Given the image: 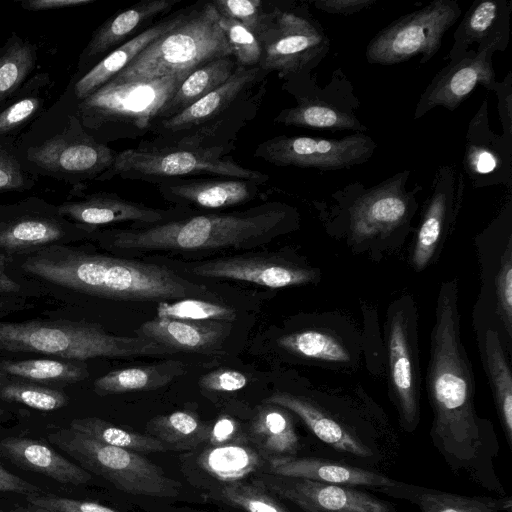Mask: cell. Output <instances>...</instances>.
Listing matches in <instances>:
<instances>
[{"instance_id":"6da1fadb","label":"cell","mask_w":512,"mask_h":512,"mask_svg":"<svg viewBox=\"0 0 512 512\" xmlns=\"http://www.w3.org/2000/svg\"><path fill=\"white\" fill-rule=\"evenodd\" d=\"M426 388L433 445L453 471L467 472L487 486L482 472L498 444L489 422L476 414L473 370L460 337L456 279L442 282L437 295Z\"/></svg>"},{"instance_id":"7a4b0ae2","label":"cell","mask_w":512,"mask_h":512,"mask_svg":"<svg viewBox=\"0 0 512 512\" xmlns=\"http://www.w3.org/2000/svg\"><path fill=\"white\" fill-rule=\"evenodd\" d=\"M299 213L280 201H267L232 212H194L167 222L129 228L97 230L103 248L123 254H178L249 250L268 244L298 227Z\"/></svg>"},{"instance_id":"3957f363","label":"cell","mask_w":512,"mask_h":512,"mask_svg":"<svg viewBox=\"0 0 512 512\" xmlns=\"http://www.w3.org/2000/svg\"><path fill=\"white\" fill-rule=\"evenodd\" d=\"M28 274L84 294L120 301L162 302L211 297L203 285L173 269L53 244L25 259Z\"/></svg>"},{"instance_id":"277c9868","label":"cell","mask_w":512,"mask_h":512,"mask_svg":"<svg viewBox=\"0 0 512 512\" xmlns=\"http://www.w3.org/2000/svg\"><path fill=\"white\" fill-rule=\"evenodd\" d=\"M14 149L25 171L72 185V194L108 170L117 155L84 129L68 88L18 137Z\"/></svg>"},{"instance_id":"5b68a950","label":"cell","mask_w":512,"mask_h":512,"mask_svg":"<svg viewBox=\"0 0 512 512\" xmlns=\"http://www.w3.org/2000/svg\"><path fill=\"white\" fill-rule=\"evenodd\" d=\"M188 69L151 80L111 79L86 99L77 102L84 129L99 143L137 139L150 133Z\"/></svg>"},{"instance_id":"8992f818","label":"cell","mask_w":512,"mask_h":512,"mask_svg":"<svg viewBox=\"0 0 512 512\" xmlns=\"http://www.w3.org/2000/svg\"><path fill=\"white\" fill-rule=\"evenodd\" d=\"M0 349L40 353L68 360L176 353L147 338L113 335L99 325L67 320L0 322Z\"/></svg>"},{"instance_id":"52a82bcc","label":"cell","mask_w":512,"mask_h":512,"mask_svg":"<svg viewBox=\"0 0 512 512\" xmlns=\"http://www.w3.org/2000/svg\"><path fill=\"white\" fill-rule=\"evenodd\" d=\"M410 174L404 169L369 187L349 183L331 193L328 201L314 204L355 242L391 236L409 226L418 208L421 186L407 189Z\"/></svg>"},{"instance_id":"ba28073f","label":"cell","mask_w":512,"mask_h":512,"mask_svg":"<svg viewBox=\"0 0 512 512\" xmlns=\"http://www.w3.org/2000/svg\"><path fill=\"white\" fill-rule=\"evenodd\" d=\"M231 56L211 1L192 5L176 28L149 44L116 80H151L193 69L216 58Z\"/></svg>"},{"instance_id":"9c48e42d","label":"cell","mask_w":512,"mask_h":512,"mask_svg":"<svg viewBox=\"0 0 512 512\" xmlns=\"http://www.w3.org/2000/svg\"><path fill=\"white\" fill-rule=\"evenodd\" d=\"M232 151L223 147L155 145L148 139L142 140L134 148L117 152L112 166L95 181L119 177L157 185L170 179L213 175L267 183L269 175L241 166L231 156Z\"/></svg>"},{"instance_id":"30bf717a","label":"cell","mask_w":512,"mask_h":512,"mask_svg":"<svg viewBox=\"0 0 512 512\" xmlns=\"http://www.w3.org/2000/svg\"><path fill=\"white\" fill-rule=\"evenodd\" d=\"M262 50L259 67L284 80L311 73L330 50V40L306 3L266 2L254 32Z\"/></svg>"},{"instance_id":"8fae6325","label":"cell","mask_w":512,"mask_h":512,"mask_svg":"<svg viewBox=\"0 0 512 512\" xmlns=\"http://www.w3.org/2000/svg\"><path fill=\"white\" fill-rule=\"evenodd\" d=\"M48 440L84 470L104 478L118 490L159 498L179 494L180 483L137 452L100 443L70 427L50 433Z\"/></svg>"},{"instance_id":"7c38bea8","label":"cell","mask_w":512,"mask_h":512,"mask_svg":"<svg viewBox=\"0 0 512 512\" xmlns=\"http://www.w3.org/2000/svg\"><path fill=\"white\" fill-rule=\"evenodd\" d=\"M283 81L282 89L295 98L296 105L282 109L274 123L331 132L368 130L356 115L360 100L341 67L332 72L324 86H319L311 73H300Z\"/></svg>"},{"instance_id":"4fadbf2b","label":"cell","mask_w":512,"mask_h":512,"mask_svg":"<svg viewBox=\"0 0 512 512\" xmlns=\"http://www.w3.org/2000/svg\"><path fill=\"white\" fill-rule=\"evenodd\" d=\"M462 13L456 0H434L380 30L366 47L369 64L394 65L420 56L425 64L439 51L444 34Z\"/></svg>"},{"instance_id":"5bb4252c","label":"cell","mask_w":512,"mask_h":512,"mask_svg":"<svg viewBox=\"0 0 512 512\" xmlns=\"http://www.w3.org/2000/svg\"><path fill=\"white\" fill-rule=\"evenodd\" d=\"M389 388L400 424L413 432L420 419L421 376L418 357L417 309L405 296L392 303L386 322Z\"/></svg>"},{"instance_id":"9a60e30c","label":"cell","mask_w":512,"mask_h":512,"mask_svg":"<svg viewBox=\"0 0 512 512\" xmlns=\"http://www.w3.org/2000/svg\"><path fill=\"white\" fill-rule=\"evenodd\" d=\"M377 143L364 133L326 139L279 135L259 143L253 156L277 167L323 171L349 169L370 160Z\"/></svg>"},{"instance_id":"2e32d148","label":"cell","mask_w":512,"mask_h":512,"mask_svg":"<svg viewBox=\"0 0 512 512\" xmlns=\"http://www.w3.org/2000/svg\"><path fill=\"white\" fill-rule=\"evenodd\" d=\"M89 233L68 221L57 205L28 197L20 202L0 206V250L27 253L57 244L70 233Z\"/></svg>"},{"instance_id":"e0dca14e","label":"cell","mask_w":512,"mask_h":512,"mask_svg":"<svg viewBox=\"0 0 512 512\" xmlns=\"http://www.w3.org/2000/svg\"><path fill=\"white\" fill-rule=\"evenodd\" d=\"M57 205L59 215L89 233L109 225L132 223V227L150 226L190 215L196 211L178 206L154 208L120 197L113 192L72 194Z\"/></svg>"},{"instance_id":"ac0fdd59","label":"cell","mask_w":512,"mask_h":512,"mask_svg":"<svg viewBox=\"0 0 512 512\" xmlns=\"http://www.w3.org/2000/svg\"><path fill=\"white\" fill-rule=\"evenodd\" d=\"M464 189V175L457 165L437 168L413 245L411 263L416 271L425 269L433 260L460 211Z\"/></svg>"},{"instance_id":"d6986e66","label":"cell","mask_w":512,"mask_h":512,"mask_svg":"<svg viewBox=\"0 0 512 512\" xmlns=\"http://www.w3.org/2000/svg\"><path fill=\"white\" fill-rule=\"evenodd\" d=\"M254 480L303 512H396L388 502L356 487L268 472Z\"/></svg>"},{"instance_id":"ffe728a7","label":"cell","mask_w":512,"mask_h":512,"mask_svg":"<svg viewBox=\"0 0 512 512\" xmlns=\"http://www.w3.org/2000/svg\"><path fill=\"white\" fill-rule=\"evenodd\" d=\"M494 53L491 48L470 49L459 61L448 62L420 95L413 119H420L438 106L454 111L478 86L493 91L497 84Z\"/></svg>"},{"instance_id":"44dd1931","label":"cell","mask_w":512,"mask_h":512,"mask_svg":"<svg viewBox=\"0 0 512 512\" xmlns=\"http://www.w3.org/2000/svg\"><path fill=\"white\" fill-rule=\"evenodd\" d=\"M462 162L464 173L475 188H511L512 139L491 130L487 99L468 124Z\"/></svg>"},{"instance_id":"7402d4cb","label":"cell","mask_w":512,"mask_h":512,"mask_svg":"<svg viewBox=\"0 0 512 512\" xmlns=\"http://www.w3.org/2000/svg\"><path fill=\"white\" fill-rule=\"evenodd\" d=\"M189 273L204 278L244 281L268 288L310 283L316 272L277 256L235 255L191 263Z\"/></svg>"},{"instance_id":"603a6c76","label":"cell","mask_w":512,"mask_h":512,"mask_svg":"<svg viewBox=\"0 0 512 512\" xmlns=\"http://www.w3.org/2000/svg\"><path fill=\"white\" fill-rule=\"evenodd\" d=\"M262 184L246 179L176 178L156 185L164 200L196 212L225 210L265 199Z\"/></svg>"},{"instance_id":"cb8c5ba5","label":"cell","mask_w":512,"mask_h":512,"mask_svg":"<svg viewBox=\"0 0 512 512\" xmlns=\"http://www.w3.org/2000/svg\"><path fill=\"white\" fill-rule=\"evenodd\" d=\"M269 73L259 66L237 67L218 88L180 113L157 121L151 128L153 137L169 136L201 126L231 108L248 95Z\"/></svg>"},{"instance_id":"d4e9b609","label":"cell","mask_w":512,"mask_h":512,"mask_svg":"<svg viewBox=\"0 0 512 512\" xmlns=\"http://www.w3.org/2000/svg\"><path fill=\"white\" fill-rule=\"evenodd\" d=\"M267 84L268 78L231 108L201 126L169 136L152 137L149 141L155 145L234 150L238 134L256 117L267 92Z\"/></svg>"},{"instance_id":"484cf974","label":"cell","mask_w":512,"mask_h":512,"mask_svg":"<svg viewBox=\"0 0 512 512\" xmlns=\"http://www.w3.org/2000/svg\"><path fill=\"white\" fill-rule=\"evenodd\" d=\"M512 0H475L453 34L448 62H457L477 44L476 49L505 51L510 40Z\"/></svg>"},{"instance_id":"4316f807","label":"cell","mask_w":512,"mask_h":512,"mask_svg":"<svg viewBox=\"0 0 512 512\" xmlns=\"http://www.w3.org/2000/svg\"><path fill=\"white\" fill-rule=\"evenodd\" d=\"M181 0H146L121 11L102 23L92 34L79 55L77 70L72 76L80 77L111 51L122 45L143 26L149 27L159 15L172 10Z\"/></svg>"},{"instance_id":"83f0119b","label":"cell","mask_w":512,"mask_h":512,"mask_svg":"<svg viewBox=\"0 0 512 512\" xmlns=\"http://www.w3.org/2000/svg\"><path fill=\"white\" fill-rule=\"evenodd\" d=\"M192 5L178 9L153 23L125 43L111 51L80 77H71L68 88L76 102H80L110 81L137 57L149 44L180 25L189 15Z\"/></svg>"},{"instance_id":"f1b7e54d","label":"cell","mask_w":512,"mask_h":512,"mask_svg":"<svg viewBox=\"0 0 512 512\" xmlns=\"http://www.w3.org/2000/svg\"><path fill=\"white\" fill-rule=\"evenodd\" d=\"M231 330V323L156 317L135 330L136 336L153 340L176 352L213 354Z\"/></svg>"},{"instance_id":"f546056e","label":"cell","mask_w":512,"mask_h":512,"mask_svg":"<svg viewBox=\"0 0 512 512\" xmlns=\"http://www.w3.org/2000/svg\"><path fill=\"white\" fill-rule=\"evenodd\" d=\"M268 473L374 490L391 486L396 482L371 470L315 457L293 456L268 461Z\"/></svg>"},{"instance_id":"4dcf8cb0","label":"cell","mask_w":512,"mask_h":512,"mask_svg":"<svg viewBox=\"0 0 512 512\" xmlns=\"http://www.w3.org/2000/svg\"><path fill=\"white\" fill-rule=\"evenodd\" d=\"M263 403L277 405L294 413L319 440L337 451L364 458L373 455L348 426L306 398L288 392H275Z\"/></svg>"},{"instance_id":"1f68e13d","label":"cell","mask_w":512,"mask_h":512,"mask_svg":"<svg viewBox=\"0 0 512 512\" xmlns=\"http://www.w3.org/2000/svg\"><path fill=\"white\" fill-rule=\"evenodd\" d=\"M0 455L18 467L42 474L59 483L83 485L92 476L41 441L24 437L0 440Z\"/></svg>"},{"instance_id":"d6a6232c","label":"cell","mask_w":512,"mask_h":512,"mask_svg":"<svg viewBox=\"0 0 512 512\" xmlns=\"http://www.w3.org/2000/svg\"><path fill=\"white\" fill-rule=\"evenodd\" d=\"M387 496L409 501L420 512H511L512 499L489 496H468L421 487L397 481L377 490Z\"/></svg>"},{"instance_id":"836d02e7","label":"cell","mask_w":512,"mask_h":512,"mask_svg":"<svg viewBox=\"0 0 512 512\" xmlns=\"http://www.w3.org/2000/svg\"><path fill=\"white\" fill-rule=\"evenodd\" d=\"M52 79L38 72L0 104V145L14 146L18 137L45 110Z\"/></svg>"},{"instance_id":"e575fe53","label":"cell","mask_w":512,"mask_h":512,"mask_svg":"<svg viewBox=\"0 0 512 512\" xmlns=\"http://www.w3.org/2000/svg\"><path fill=\"white\" fill-rule=\"evenodd\" d=\"M249 441L268 462L296 456L299 438L293 418L283 407L265 404L258 407L247 431Z\"/></svg>"},{"instance_id":"d590c367","label":"cell","mask_w":512,"mask_h":512,"mask_svg":"<svg viewBox=\"0 0 512 512\" xmlns=\"http://www.w3.org/2000/svg\"><path fill=\"white\" fill-rule=\"evenodd\" d=\"M481 352L497 413L507 442L512 447V375L498 330L486 329Z\"/></svg>"},{"instance_id":"8d00e7d4","label":"cell","mask_w":512,"mask_h":512,"mask_svg":"<svg viewBox=\"0 0 512 512\" xmlns=\"http://www.w3.org/2000/svg\"><path fill=\"white\" fill-rule=\"evenodd\" d=\"M184 373L179 361L112 370L93 382L100 396L159 389Z\"/></svg>"},{"instance_id":"74e56055","label":"cell","mask_w":512,"mask_h":512,"mask_svg":"<svg viewBox=\"0 0 512 512\" xmlns=\"http://www.w3.org/2000/svg\"><path fill=\"white\" fill-rule=\"evenodd\" d=\"M263 459L255 447L240 443L209 447L198 455L196 464L206 475L226 485L256 472Z\"/></svg>"},{"instance_id":"f35d334b","label":"cell","mask_w":512,"mask_h":512,"mask_svg":"<svg viewBox=\"0 0 512 512\" xmlns=\"http://www.w3.org/2000/svg\"><path fill=\"white\" fill-rule=\"evenodd\" d=\"M236 68V62L231 56L216 58L196 67L181 82L160 120L180 113L218 88L230 78Z\"/></svg>"},{"instance_id":"ab89813d","label":"cell","mask_w":512,"mask_h":512,"mask_svg":"<svg viewBox=\"0 0 512 512\" xmlns=\"http://www.w3.org/2000/svg\"><path fill=\"white\" fill-rule=\"evenodd\" d=\"M37 60V45L12 32L0 47V104L34 75Z\"/></svg>"},{"instance_id":"60d3db41","label":"cell","mask_w":512,"mask_h":512,"mask_svg":"<svg viewBox=\"0 0 512 512\" xmlns=\"http://www.w3.org/2000/svg\"><path fill=\"white\" fill-rule=\"evenodd\" d=\"M147 430L168 449L192 450L205 443L209 424L193 411L178 410L153 417L147 423Z\"/></svg>"},{"instance_id":"b9f144b4","label":"cell","mask_w":512,"mask_h":512,"mask_svg":"<svg viewBox=\"0 0 512 512\" xmlns=\"http://www.w3.org/2000/svg\"><path fill=\"white\" fill-rule=\"evenodd\" d=\"M0 374L28 382L72 384L88 376L85 366L55 359L0 361Z\"/></svg>"},{"instance_id":"7bdbcfd3","label":"cell","mask_w":512,"mask_h":512,"mask_svg":"<svg viewBox=\"0 0 512 512\" xmlns=\"http://www.w3.org/2000/svg\"><path fill=\"white\" fill-rule=\"evenodd\" d=\"M70 428L94 440L133 452H164L167 446L157 438L120 427L98 417L76 418Z\"/></svg>"},{"instance_id":"ee69618b","label":"cell","mask_w":512,"mask_h":512,"mask_svg":"<svg viewBox=\"0 0 512 512\" xmlns=\"http://www.w3.org/2000/svg\"><path fill=\"white\" fill-rule=\"evenodd\" d=\"M279 347L302 358L328 363H348L347 347L333 334L320 330H304L277 339Z\"/></svg>"},{"instance_id":"f6af8a7d","label":"cell","mask_w":512,"mask_h":512,"mask_svg":"<svg viewBox=\"0 0 512 512\" xmlns=\"http://www.w3.org/2000/svg\"><path fill=\"white\" fill-rule=\"evenodd\" d=\"M0 398L40 411L58 410L68 403L67 395L58 389L24 382L0 374Z\"/></svg>"},{"instance_id":"bcb514c9","label":"cell","mask_w":512,"mask_h":512,"mask_svg":"<svg viewBox=\"0 0 512 512\" xmlns=\"http://www.w3.org/2000/svg\"><path fill=\"white\" fill-rule=\"evenodd\" d=\"M261 484L253 480L226 484L218 487L210 497L246 512H290Z\"/></svg>"},{"instance_id":"7dc6e473","label":"cell","mask_w":512,"mask_h":512,"mask_svg":"<svg viewBox=\"0 0 512 512\" xmlns=\"http://www.w3.org/2000/svg\"><path fill=\"white\" fill-rule=\"evenodd\" d=\"M160 318L190 321L233 322L236 310L232 307L207 301L202 298H183L171 303L158 302L156 309Z\"/></svg>"},{"instance_id":"c3c4849f","label":"cell","mask_w":512,"mask_h":512,"mask_svg":"<svg viewBox=\"0 0 512 512\" xmlns=\"http://www.w3.org/2000/svg\"><path fill=\"white\" fill-rule=\"evenodd\" d=\"M219 26L237 67L259 66L262 50L256 35L240 22L221 14Z\"/></svg>"},{"instance_id":"681fc988","label":"cell","mask_w":512,"mask_h":512,"mask_svg":"<svg viewBox=\"0 0 512 512\" xmlns=\"http://www.w3.org/2000/svg\"><path fill=\"white\" fill-rule=\"evenodd\" d=\"M497 314L508 339L512 338V239L509 235L495 277Z\"/></svg>"},{"instance_id":"f907efd6","label":"cell","mask_w":512,"mask_h":512,"mask_svg":"<svg viewBox=\"0 0 512 512\" xmlns=\"http://www.w3.org/2000/svg\"><path fill=\"white\" fill-rule=\"evenodd\" d=\"M38 181L24 170L19 162L14 146L0 145V194L23 192L32 189Z\"/></svg>"},{"instance_id":"816d5d0a","label":"cell","mask_w":512,"mask_h":512,"mask_svg":"<svg viewBox=\"0 0 512 512\" xmlns=\"http://www.w3.org/2000/svg\"><path fill=\"white\" fill-rule=\"evenodd\" d=\"M219 14L234 19L253 33L256 31L266 2L262 0H214L211 1Z\"/></svg>"},{"instance_id":"f5cc1de1","label":"cell","mask_w":512,"mask_h":512,"mask_svg":"<svg viewBox=\"0 0 512 512\" xmlns=\"http://www.w3.org/2000/svg\"><path fill=\"white\" fill-rule=\"evenodd\" d=\"M26 501L52 512H119L102 504L76 500L51 494H36L26 496Z\"/></svg>"},{"instance_id":"db71d44e","label":"cell","mask_w":512,"mask_h":512,"mask_svg":"<svg viewBox=\"0 0 512 512\" xmlns=\"http://www.w3.org/2000/svg\"><path fill=\"white\" fill-rule=\"evenodd\" d=\"M249 442L248 433L238 420L222 414L209 424L205 443L210 447Z\"/></svg>"},{"instance_id":"11a10c76","label":"cell","mask_w":512,"mask_h":512,"mask_svg":"<svg viewBox=\"0 0 512 512\" xmlns=\"http://www.w3.org/2000/svg\"><path fill=\"white\" fill-rule=\"evenodd\" d=\"M199 386L208 391L234 392L248 384V378L238 370L221 368L199 378Z\"/></svg>"},{"instance_id":"9f6ffc18","label":"cell","mask_w":512,"mask_h":512,"mask_svg":"<svg viewBox=\"0 0 512 512\" xmlns=\"http://www.w3.org/2000/svg\"><path fill=\"white\" fill-rule=\"evenodd\" d=\"M497 96V109L503 128V135L512 139V72L502 81H497L493 90Z\"/></svg>"},{"instance_id":"6f0895ef","label":"cell","mask_w":512,"mask_h":512,"mask_svg":"<svg viewBox=\"0 0 512 512\" xmlns=\"http://www.w3.org/2000/svg\"><path fill=\"white\" fill-rule=\"evenodd\" d=\"M377 0H314L310 3L329 14L350 16L373 6Z\"/></svg>"},{"instance_id":"680465c9","label":"cell","mask_w":512,"mask_h":512,"mask_svg":"<svg viewBox=\"0 0 512 512\" xmlns=\"http://www.w3.org/2000/svg\"><path fill=\"white\" fill-rule=\"evenodd\" d=\"M0 492H13L29 496L41 494L42 489L4 469L0 465Z\"/></svg>"},{"instance_id":"91938a15","label":"cell","mask_w":512,"mask_h":512,"mask_svg":"<svg viewBox=\"0 0 512 512\" xmlns=\"http://www.w3.org/2000/svg\"><path fill=\"white\" fill-rule=\"evenodd\" d=\"M93 2L95 0H23L20 6L27 11H47L86 6Z\"/></svg>"},{"instance_id":"94428289","label":"cell","mask_w":512,"mask_h":512,"mask_svg":"<svg viewBox=\"0 0 512 512\" xmlns=\"http://www.w3.org/2000/svg\"><path fill=\"white\" fill-rule=\"evenodd\" d=\"M7 260L5 254L0 252V294L16 293L20 290V285L5 272Z\"/></svg>"},{"instance_id":"6125c7cd","label":"cell","mask_w":512,"mask_h":512,"mask_svg":"<svg viewBox=\"0 0 512 512\" xmlns=\"http://www.w3.org/2000/svg\"><path fill=\"white\" fill-rule=\"evenodd\" d=\"M13 512H52V511H48L46 509L28 504L27 506L17 507Z\"/></svg>"},{"instance_id":"be15d7a7","label":"cell","mask_w":512,"mask_h":512,"mask_svg":"<svg viewBox=\"0 0 512 512\" xmlns=\"http://www.w3.org/2000/svg\"><path fill=\"white\" fill-rule=\"evenodd\" d=\"M4 415H5V411L2 408H0V418L3 417Z\"/></svg>"},{"instance_id":"e7e4bbea","label":"cell","mask_w":512,"mask_h":512,"mask_svg":"<svg viewBox=\"0 0 512 512\" xmlns=\"http://www.w3.org/2000/svg\"><path fill=\"white\" fill-rule=\"evenodd\" d=\"M3 308V303L0 301V310Z\"/></svg>"},{"instance_id":"03108f58","label":"cell","mask_w":512,"mask_h":512,"mask_svg":"<svg viewBox=\"0 0 512 512\" xmlns=\"http://www.w3.org/2000/svg\"><path fill=\"white\" fill-rule=\"evenodd\" d=\"M0 512H3V511H0Z\"/></svg>"}]
</instances>
